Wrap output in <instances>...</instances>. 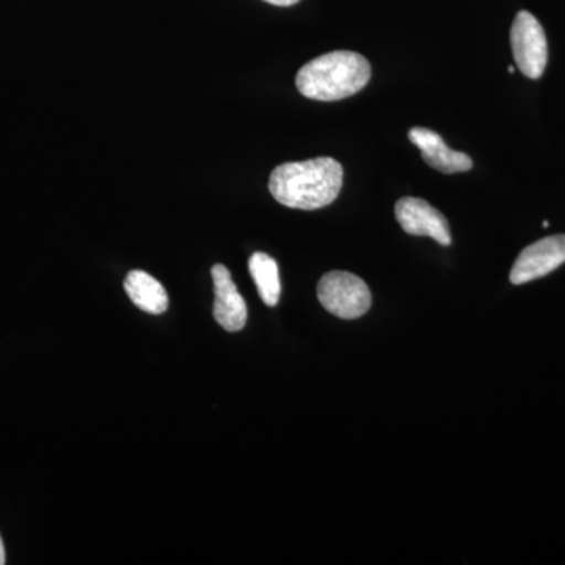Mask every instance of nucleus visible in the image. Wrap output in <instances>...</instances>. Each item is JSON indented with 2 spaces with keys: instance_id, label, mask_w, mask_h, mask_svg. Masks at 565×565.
I'll return each instance as SVG.
<instances>
[{
  "instance_id": "f03ea898",
  "label": "nucleus",
  "mask_w": 565,
  "mask_h": 565,
  "mask_svg": "<svg viewBox=\"0 0 565 565\" xmlns=\"http://www.w3.org/2000/svg\"><path fill=\"white\" fill-rule=\"evenodd\" d=\"M371 79V65L359 52L333 51L308 62L297 73V90L315 102H340L356 95Z\"/></svg>"
},
{
  "instance_id": "0eeeda50",
  "label": "nucleus",
  "mask_w": 565,
  "mask_h": 565,
  "mask_svg": "<svg viewBox=\"0 0 565 565\" xmlns=\"http://www.w3.org/2000/svg\"><path fill=\"white\" fill-rule=\"evenodd\" d=\"M214 280L215 302L214 318L226 332H239L247 323V303L237 291L232 274L223 264H215L211 269Z\"/></svg>"
},
{
  "instance_id": "9d476101",
  "label": "nucleus",
  "mask_w": 565,
  "mask_h": 565,
  "mask_svg": "<svg viewBox=\"0 0 565 565\" xmlns=\"http://www.w3.org/2000/svg\"><path fill=\"white\" fill-rule=\"evenodd\" d=\"M248 270H250L263 302L267 307H275L280 300L281 294L277 262L266 253L256 252L253 253L250 262H248Z\"/></svg>"
},
{
  "instance_id": "39448f33",
  "label": "nucleus",
  "mask_w": 565,
  "mask_h": 565,
  "mask_svg": "<svg viewBox=\"0 0 565 565\" xmlns=\"http://www.w3.org/2000/svg\"><path fill=\"white\" fill-rule=\"evenodd\" d=\"M564 263L565 234L545 237L527 245L525 250L520 253L511 270V281L514 285H525L552 274Z\"/></svg>"
},
{
  "instance_id": "f8f14e48",
  "label": "nucleus",
  "mask_w": 565,
  "mask_h": 565,
  "mask_svg": "<svg viewBox=\"0 0 565 565\" xmlns=\"http://www.w3.org/2000/svg\"><path fill=\"white\" fill-rule=\"evenodd\" d=\"M6 564V548H3L2 537H0V565Z\"/></svg>"
},
{
  "instance_id": "9b49d317",
  "label": "nucleus",
  "mask_w": 565,
  "mask_h": 565,
  "mask_svg": "<svg viewBox=\"0 0 565 565\" xmlns=\"http://www.w3.org/2000/svg\"><path fill=\"white\" fill-rule=\"evenodd\" d=\"M264 2L273 3V6L277 7H291L296 6V3L300 2V0H264Z\"/></svg>"
},
{
  "instance_id": "6e6552de",
  "label": "nucleus",
  "mask_w": 565,
  "mask_h": 565,
  "mask_svg": "<svg viewBox=\"0 0 565 565\" xmlns=\"http://www.w3.org/2000/svg\"><path fill=\"white\" fill-rule=\"evenodd\" d=\"M408 139L422 151L424 162L429 163L437 172L451 174L470 172L473 161L465 152L451 150L440 134L433 129L412 128Z\"/></svg>"
},
{
  "instance_id": "423d86ee",
  "label": "nucleus",
  "mask_w": 565,
  "mask_h": 565,
  "mask_svg": "<svg viewBox=\"0 0 565 565\" xmlns=\"http://www.w3.org/2000/svg\"><path fill=\"white\" fill-rule=\"evenodd\" d=\"M396 221L403 226L405 233L412 236L433 237L438 244L451 245L452 236L449 223L440 211L435 210L426 200L405 196L394 207Z\"/></svg>"
},
{
  "instance_id": "f257e3e1",
  "label": "nucleus",
  "mask_w": 565,
  "mask_h": 565,
  "mask_svg": "<svg viewBox=\"0 0 565 565\" xmlns=\"http://www.w3.org/2000/svg\"><path fill=\"white\" fill-rule=\"evenodd\" d=\"M343 166L333 158L286 162L275 167L269 191L275 200L292 210L315 211L329 206L343 188Z\"/></svg>"
},
{
  "instance_id": "20e7f679",
  "label": "nucleus",
  "mask_w": 565,
  "mask_h": 565,
  "mask_svg": "<svg viewBox=\"0 0 565 565\" xmlns=\"http://www.w3.org/2000/svg\"><path fill=\"white\" fill-rule=\"evenodd\" d=\"M511 46L519 70L530 79H539L548 62L544 28L530 11H520L511 29Z\"/></svg>"
},
{
  "instance_id": "1a4fd4ad",
  "label": "nucleus",
  "mask_w": 565,
  "mask_h": 565,
  "mask_svg": "<svg viewBox=\"0 0 565 565\" xmlns=\"http://www.w3.org/2000/svg\"><path fill=\"white\" fill-rule=\"evenodd\" d=\"M125 289L132 303L147 313L162 315L169 308V296L162 282L143 270H131L126 277Z\"/></svg>"
},
{
  "instance_id": "7ed1b4c3",
  "label": "nucleus",
  "mask_w": 565,
  "mask_h": 565,
  "mask_svg": "<svg viewBox=\"0 0 565 565\" xmlns=\"http://www.w3.org/2000/svg\"><path fill=\"white\" fill-rule=\"evenodd\" d=\"M318 297L329 313L341 319L362 318L373 302L366 282L356 275L343 270L323 275L318 285Z\"/></svg>"
}]
</instances>
